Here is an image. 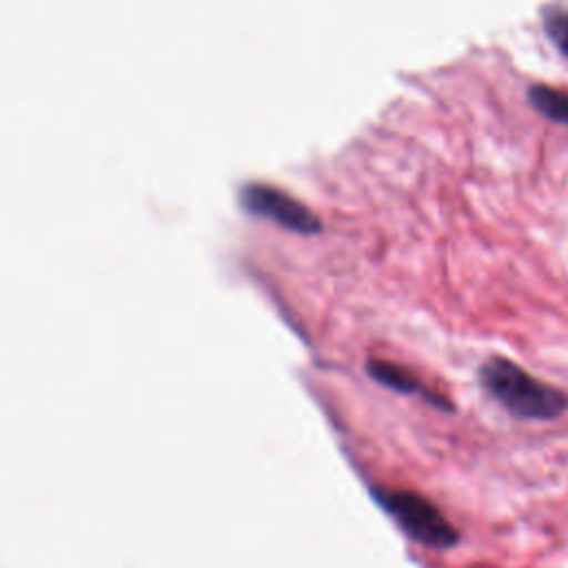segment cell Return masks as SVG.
I'll return each instance as SVG.
<instances>
[{"instance_id": "6da1fadb", "label": "cell", "mask_w": 568, "mask_h": 568, "mask_svg": "<svg viewBox=\"0 0 568 568\" xmlns=\"http://www.w3.org/2000/svg\"><path fill=\"white\" fill-rule=\"evenodd\" d=\"M479 384L501 408L519 419H557L568 408V397L561 390L506 357L486 359L479 368Z\"/></svg>"}, {"instance_id": "7a4b0ae2", "label": "cell", "mask_w": 568, "mask_h": 568, "mask_svg": "<svg viewBox=\"0 0 568 568\" xmlns=\"http://www.w3.org/2000/svg\"><path fill=\"white\" fill-rule=\"evenodd\" d=\"M371 495L413 541L437 550L453 548L459 541L457 528L430 499L422 497L419 493L377 486L371 488Z\"/></svg>"}, {"instance_id": "3957f363", "label": "cell", "mask_w": 568, "mask_h": 568, "mask_svg": "<svg viewBox=\"0 0 568 568\" xmlns=\"http://www.w3.org/2000/svg\"><path fill=\"white\" fill-rule=\"evenodd\" d=\"M240 204L244 211L300 235H315L322 229L320 217L306 204L271 184H244L240 189Z\"/></svg>"}, {"instance_id": "277c9868", "label": "cell", "mask_w": 568, "mask_h": 568, "mask_svg": "<svg viewBox=\"0 0 568 568\" xmlns=\"http://www.w3.org/2000/svg\"><path fill=\"white\" fill-rule=\"evenodd\" d=\"M366 373H368L371 379H375L384 388H390V390L402 393V395H419L424 402H428V404H433L437 408H450V404L446 402L444 395H439V393L430 390L428 386H424L422 379L413 371L399 366L397 362L377 359V357L368 359L366 362Z\"/></svg>"}, {"instance_id": "5b68a950", "label": "cell", "mask_w": 568, "mask_h": 568, "mask_svg": "<svg viewBox=\"0 0 568 568\" xmlns=\"http://www.w3.org/2000/svg\"><path fill=\"white\" fill-rule=\"evenodd\" d=\"M528 100L541 115L568 126V93L566 91L552 89L546 84H535L528 91Z\"/></svg>"}, {"instance_id": "8992f818", "label": "cell", "mask_w": 568, "mask_h": 568, "mask_svg": "<svg viewBox=\"0 0 568 568\" xmlns=\"http://www.w3.org/2000/svg\"><path fill=\"white\" fill-rule=\"evenodd\" d=\"M544 27L552 44L568 58V11L566 9L548 11L544 18Z\"/></svg>"}]
</instances>
